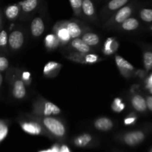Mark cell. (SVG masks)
Segmentation results:
<instances>
[{
    "mask_svg": "<svg viewBox=\"0 0 152 152\" xmlns=\"http://www.w3.org/2000/svg\"><path fill=\"white\" fill-rule=\"evenodd\" d=\"M82 39L89 46H95L99 42V37L94 33H86L83 36Z\"/></svg>",
    "mask_w": 152,
    "mask_h": 152,
    "instance_id": "22",
    "label": "cell"
},
{
    "mask_svg": "<svg viewBox=\"0 0 152 152\" xmlns=\"http://www.w3.org/2000/svg\"><path fill=\"white\" fill-rule=\"evenodd\" d=\"M66 28L68 29V32H69L70 36H71V39H75L80 37L82 34L81 28H80V25L74 22H68L66 24Z\"/></svg>",
    "mask_w": 152,
    "mask_h": 152,
    "instance_id": "18",
    "label": "cell"
},
{
    "mask_svg": "<svg viewBox=\"0 0 152 152\" xmlns=\"http://www.w3.org/2000/svg\"><path fill=\"white\" fill-rule=\"evenodd\" d=\"M82 11L86 16H93L95 15L94 4L91 0H83L82 3Z\"/></svg>",
    "mask_w": 152,
    "mask_h": 152,
    "instance_id": "20",
    "label": "cell"
},
{
    "mask_svg": "<svg viewBox=\"0 0 152 152\" xmlns=\"http://www.w3.org/2000/svg\"><path fill=\"white\" fill-rule=\"evenodd\" d=\"M148 88V90H149V92H150V93H151V94H152V85H151V86H150Z\"/></svg>",
    "mask_w": 152,
    "mask_h": 152,
    "instance_id": "39",
    "label": "cell"
},
{
    "mask_svg": "<svg viewBox=\"0 0 152 152\" xmlns=\"http://www.w3.org/2000/svg\"><path fill=\"white\" fill-rule=\"evenodd\" d=\"M56 36L57 37L58 39L59 40L60 44L64 45L71 40V37L70 36L69 32L66 28V25H61L57 28L56 31Z\"/></svg>",
    "mask_w": 152,
    "mask_h": 152,
    "instance_id": "13",
    "label": "cell"
},
{
    "mask_svg": "<svg viewBox=\"0 0 152 152\" xmlns=\"http://www.w3.org/2000/svg\"><path fill=\"white\" fill-rule=\"evenodd\" d=\"M45 31V24L41 17H36L32 20L31 24V31L34 37H39Z\"/></svg>",
    "mask_w": 152,
    "mask_h": 152,
    "instance_id": "5",
    "label": "cell"
},
{
    "mask_svg": "<svg viewBox=\"0 0 152 152\" xmlns=\"http://www.w3.org/2000/svg\"><path fill=\"white\" fill-rule=\"evenodd\" d=\"M8 43L13 50H18L24 43V34L20 31H14L8 37Z\"/></svg>",
    "mask_w": 152,
    "mask_h": 152,
    "instance_id": "2",
    "label": "cell"
},
{
    "mask_svg": "<svg viewBox=\"0 0 152 152\" xmlns=\"http://www.w3.org/2000/svg\"><path fill=\"white\" fill-rule=\"evenodd\" d=\"M22 80L24 82V83H26L28 85L31 82V73L28 71H25L22 73Z\"/></svg>",
    "mask_w": 152,
    "mask_h": 152,
    "instance_id": "33",
    "label": "cell"
},
{
    "mask_svg": "<svg viewBox=\"0 0 152 152\" xmlns=\"http://www.w3.org/2000/svg\"><path fill=\"white\" fill-rule=\"evenodd\" d=\"M7 132H8V129L7 126L4 124H0V141L5 138L7 134Z\"/></svg>",
    "mask_w": 152,
    "mask_h": 152,
    "instance_id": "31",
    "label": "cell"
},
{
    "mask_svg": "<svg viewBox=\"0 0 152 152\" xmlns=\"http://www.w3.org/2000/svg\"><path fill=\"white\" fill-rule=\"evenodd\" d=\"M45 117H50V116L58 115L61 113V109L55 105L54 103L49 101H46L43 103L42 106V111H40Z\"/></svg>",
    "mask_w": 152,
    "mask_h": 152,
    "instance_id": "4",
    "label": "cell"
},
{
    "mask_svg": "<svg viewBox=\"0 0 152 152\" xmlns=\"http://www.w3.org/2000/svg\"><path fill=\"white\" fill-rule=\"evenodd\" d=\"M140 18L146 22H152V9L144 8L140 10Z\"/></svg>",
    "mask_w": 152,
    "mask_h": 152,
    "instance_id": "26",
    "label": "cell"
},
{
    "mask_svg": "<svg viewBox=\"0 0 152 152\" xmlns=\"http://www.w3.org/2000/svg\"><path fill=\"white\" fill-rule=\"evenodd\" d=\"M2 81H3V77H2V75H1V72H0V87H1V83H2Z\"/></svg>",
    "mask_w": 152,
    "mask_h": 152,
    "instance_id": "38",
    "label": "cell"
},
{
    "mask_svg": "<svg viewBox=\"0 0 152 152\" xmlns=\"http://www.w3.org/2000/svg\"><path fill=\"white\" fill-rule=\"evenodd\" d=\"M143 63L147 71L152 68V52L146 51L143 53Z\"/></svg>",
    "mask_w": 152,
    "mask_h": 152,
    "instance_id": "27",
    "label": "cell"
},
{
    "mask_svg": "<svg viewBox=\"0 0 152 152\" xmlns=\"http://www.w3.org/2000/svg\"><path fill=\"white\" fill-rule=\"evenodd\" d=\"M45 127L51 134L56 137H62L65 134V127L63 123L58 119L52 117H45L42 119Z\"/></svg>",
    "mask_w": 152,
    "mask_h": 152,
    "instance_id": "1",
    "label": "cell"
},
{
    "mask_svg": "<svg viewBox=\"0 0 152 152\" xmlns=\"http://www.w3.org/2000/svg\"><path fill=\"white\" fill-rule=\"evenodd\" d=\"M118 48V43L113 37H109L105 40L104 43L103 52L106 55H111L114 53Z\"/></svg>",
    "mask_w": 152,
    "mask_h": 152,
    "instance_id": "14",
    "label": "cell"
},
{
    "mask_svg": "<svg viewBox=\"0 0 152 152\" xmlns=\"http://www.w3.org/2000/svg\"><path fill=\"white\" fill-rule=\"evenodd\" d=\"M51 152H52V151H51Z\"/></svg>",
    "mask_w": 152,
    "mask_h": 152,
    "instance_id": "43",
    "label": "cell"
},
{
    "mask_svg": "<svg viewBox=\"0 0 152 152\" xmlns=\"http://www.w3.org/2000/svg\"><path fill=\"white\" fill-rule=\"evenodd\" d=\"M40 152H51V150H48V151H40Z\"/></svg>",
    "mask_w": 152,
    "mask_h": 152,
    "instance_id": "40",
    "label": "cell"
},
{
    "mask_svg": "<svg viewBox=\"0 0 152 152\" xmlns=\"http://www.w3.org/2000/svg\"><path fill=\"white\" fill-rule=\"evenodd\" d=\"M71 46L81 53H88L91 50L90 46L88 45L82 39H74L71 42Z\"/></svg>",
    "mask_w": 152,
    "mask_h": 152,
    "instance_id": "15",
    "label": "cell"
},
{
    "mask_svg": "<svg viewBox=\"0 0 152 152\" xmlns=\"http://www.w3.org/2000/svg\"><path fill=\"white\" fill-rule=\"evenodd\" d=\"M59 152H70V151H69V149H68V148L66 146V145H62V148L59 149Z\"/></svg>",
    "mask_w": 152,
    "mask_h": 152,
    "instance_id": "36",
    "label": "cell"
},
{
    "mask_svg": "<svg viewBox=\"0 0 152 152\" xmlns=\"http://www.w3.org/2000/svg\"><path fill=\"white\" fill-rule=\"evenodd\" d=\"M136 120H137L136 116L134 115L129 116V117H127L124 120V123L126 126H129V125L133 124V123L136 121Z\"/></svg>",
    "mask_w": 152,
    "mask_h": 152,
    "instance_id": "34",
    "label": "cell"
},
{
    "mask_svg": "<svg viewBox=\"0 0 152 152\" xmlns=\"http://www.w3.org/2000/svg\"><path fill=\"white\" fill-rule=\"evenodd\" d=\"M8 42L7 32L5 31H1L0 32V46H5Z\"/></svg>",
    "mask_w": 152,
    "mask_h": 152,
    "instance_id": "30",
    "label": "cell"
},
{
    "mask_svg": "<svg viewBox=\"0 0 152 152\" xmlns=\"http://www.w3.org/2000/svg\"><path fill=\"white\" fill-rule=\"evenodd\" d=\"M152 85V74L149 77V78L148 79V82H147V88L149 87L150 86Z\"/></svg>",
    "mask_w": 152,
    "mask_h": 152,
    "instance_id": "37",
    "label": "cell"
},
{
    "mask_svg": "<svg viewBox=\"0 0 152 152\" xmlns=\"http://www.w3.org/2000/svg\"><path fill=\"white\" fill-rule=\"evenodd\" d=\"M151 31H152V26L151 27Z\"/></svg>",
    "mask_w": 152,
    "mask_h": 152,
    "instance_id": "42",
    "label": "cell"
},
{
    "mask_svg": "<svg viewBox=\"0 0 152 152\" xmlns=\"http://www.w3.org/2000/svg\"><path fill=\"white\" fill-rule=\"evenodd\" d=\"M70 4L74 10V13L80 15L82 12V3L83 0H69Z\"/></svg>",
    "mask_w": 152,
    "mask_h": 152,
    "instance_id": "28",
    "label": "cell"
},
{
    "mask_svg": "<svg viewBox=\"0 0 152 152\" xmlns=\"http://www.w3.org/2000/svg\"><path fill=\"white\" fill-rule=\"evenodd\" d=\"M115 62L117 68L120 70V71L123 74H126V72H129V71H132L134 70V67L120 55H117L115 56Z\"/></svg>",
    "mask_w": 152,
    "mask_h": 152,
    "instance_id": "9",
    "label": "cell"
},
{
    "mask_svg": "<svg viewBox=\"0 0 152 152\" xmlns=\"http://www.w3.org/2000/svg\"><path fill=\"white\" fill-rule=\"evenodd\" d=\"M113 122L108 117H100L94 122V127L102 132H108L113 128Z\"/></svg>",
    "mask_w": 152,
    "mask_h": 152,
    "instance_id": "10",
    "label": "cell"
},
{
    "mask_svg": "<svg viewBox=\"0 0 152 152\" xmlns=\"http://www.w3.org/2000/svg\"><path fill=\"white\" fill-rule=\"evenodd\" d=\"M124 102H123L122 99L120 98H115L111 104V109L117 113H120L125 109Z\"/></svg>",
    "mask_w": 152,
    "mask_h": 152,
    "instance_id": "25",
    "label": "cell"
},
{
    "mask_svg": "<svg viewBox=\"0 0 152 152\" xmlns=\"http://www.w3.org/2000/svg\"><path fill=\"white\" fill-rule=\"evenodd\" d=\"M132 105L133 108L139 112H144L147 108L145 99L139 94L134 95L132 97Z\"/></svg>",
    "mask_w": 152,
    "mask_h": 152,
    "instance_id": "12",
    "label": "cell"
},
{
    "mask_svg": "<svg viewBox=\"0 0 152 152\" xmlns=\"http://www.w3.org/2000/svg\"><path fill=\"white\" fill-rule=\"evenodd\" d=\"M150 152H152V148H151V151H150Z\"/></svg>",
    "mask_w": 152,
    "mask_h": 152,
    "instance_id": "41",
    "label": "cell"
},
{
    "mask_svg": "<svg viewBox=\"0 0 152 152\" xmlns=\"http://www.w3.org/2000/svg\"><path fill=\"white\" fill-rule=\"evenodd\" d=\"M20 6L19 4H13L9 5L5 9V16L9 19H14L17 18L19 12H20Z\"/></svg>",
    "mask_w": 152,
    "mask_h": 152,
    "instance_id": "19",
    "label": "cell"
},
{
    "mask_svg": "<svg viewBox=\"0 0 152 152\" xmlns=\"http://www.w3.org/2000/svg\"><path fill=\"white\" fill-rule=\"evenodd\" d=\"M145 138V135L142 132H132L127 133L124 137V141L127 145L134 146L140 143Z\"/></svg>",
    "mask_w": 152,
    "mask_h": 152,
    "instance_id": "3",
    "label": "cell"
},
{
    "mask_svg": "<svg viewBox=\"0 0 152 152\" xmlns=\"http://www.w3.org/2000/svg\"><path fill=\"white\" fill-rule=\"evenodd\" d=\"M40 0H22L18 4L24 13H31L39 6Z\"/></svg>",
    "mask_w": 152,
    "mask_h": 152,
    "instance_id": "11",
    "label": "cell"
},
{
    "mask_svg": "<svg viewBox=\"0 0 152 152\" xmlns=\"http://www.w3.org/2000/svg\"><path fill=\"white\" fill-rule=\"evenodd\" d=\"M132 13V8L129 5H124L117 10L114 15V20L117 23L122 24L125 20L130 17Z\"/></svg>",
    "mask_w": 152,
    "mask_h": 152,
    "instance_id": "7",
    "label": "cell"
},
{
    "mask_svg": "<svg viewBox=\"0 0 152 152\" xmlns=\"http://www.w3.org/2000/svg\"><path fill=\"white\" fill-rule=\"evenodd\" d=\"M129 0H110L107 4V9L110 11H115L126 5Z\"/></svg>",
    "mask_w": 152,
    "mask_h": 152,
    "instance_id": "23",
    "label": "cell"
},
{
    "mask_svg": "<svg viewBox=\"0 0 152 152\" xmlns=\"http://www.w3.org/2000/svg\"><path fill=\"white\" fill-rule=\"evenodd\" d=\"M59 44H60V42H59V40L58 39L56 34H49L45 38V47L50 50H53V49L57 48Z\"/></svg>",
    "mask_w": 152,
    "mask_h": 152,
    "instance_id": "17",
    "label": "cell"
},
{
    "mask_svg": "<svg viewBox=\"0 0 152 152\" xmlns=\"http://www.w3.org/2000/svg\"><path fill=\"white\" fill-rule=\"evenodd\" d=\"M98 61H99V56L94 53H88L84 58L85 63L94 64L97 62Z\"/></svg>",
    "mask_w": 152,
    "mask_h": 152,
    "instance_id": "29",
    "label": "cell"
},
{
    "mask_svg": "<svg viewBox=\"0 0 152 152\" xmlns=\"http://www.w3.org/2000/svg\"><path fill=\"white\" fill-rule=\"evenodd\" d=\"M61 65L56 62L50 61L45 64L43 69V74L45 76H51L59 71Z\"/></svg>",
    "mask_w": 152,
    "mask_h": 152,
    "instance_id": "16",
    "label": "cell"
},
{
    "mask_svg": "<svg viewBox=\"0 0 152 152\" xmlns=\"http://www.w3.org/2000/svg\"><path fill=\"white\" fill-rule=\"evenodd\" d=\"M20 126L24 132L30 134L38 135L42 132V127L36 122H22Z\"/></svg>",
    "mask_w": 152,
    "mask_h": 152,
    "instance_id": "6",
    "label": "cell"
},
{
    "mask_svg": "<svg viewBox=\"0 0 152 152\" xmlns=\"http://www.w3.org/2000/svg\"><path fill=\"white\" fill-rule=\"evenodd\" d=\"M9 65L8 60L4 56H0V71H3L7 68Z\"/></svg>",
    "mask_w": 152,
    "mask_h": 152,
    "instance_id": "32",
    "label": "cell"
},
{
    "mask_svg": "<svg viewBox=\"0 0 152 152\" xmlns=\"http://www.w3.org/2000/svg\"><path fill=\"white\" fill-rule=\"evenodd\" d=\"M139 21L137 19L129 17L122 23V28L127 31H134L139 27Z\"/></svg>",
    "mask_w": 152,
    "mask_h": 152,
    "instance_id": "21",
    "label": "cell"
},
{
    "mask_svg": "<svg viewBox=\"0 0 152 152\" xmlns=\"http://www.w3.org/2000/svg\"><path fill=\"white\" fill-rule=\"evenodd\" d=\"M146 101V105L147 108L152 111V96H149L147 97V99H145Z\"/></svg>",
    "mask_w": 152,
    "mask_h": 152,
    "instance_id": "35",
    "label": "cell"
},
{
    "mask_svg": "<svg viewBox=\"0 0 152 152\" xmlns=\"http://www.w3.org/2000/svg\"><path fill=\"white\" fill-rule=\"evenodd\" d=\"M92 140V137L88 134H83L80 136L77 137L74 140L76 145L77 146H85L88 142H90Z\"/></svg>",
    "mask_w": 152,
    "mask_h": 152,
    "instance_id": "24",
    "label": "cell"
},
{
    "mask_svg": "<svg viewBox=\"0 0 152 152\" xmlns=\"http://www.w3.org/2000/svg\"><path fill=\"white\" fill-rule=\"evenodd\" d=\"M13 96L17 99H22L26 95V88H25V83L22 80H17L14 82L13 86Z\"/></svg>",
    "mask_w": 152,
    "mask_h": 152,
    "instance_id": "8",
    "label": "cell"
}]
</instances>
